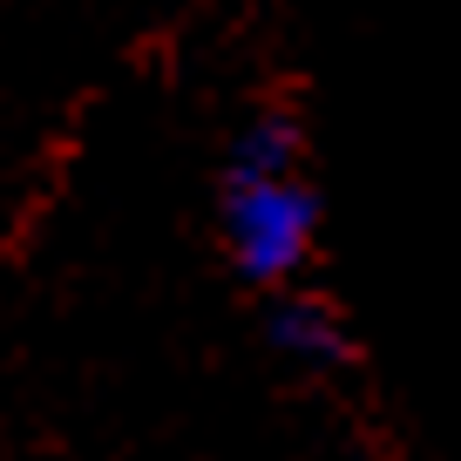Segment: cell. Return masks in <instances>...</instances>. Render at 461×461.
<instances>
[{"label":"cell","instance_id":"6da1fadb","mask_svg":"<svg viewBox=\"0 0 461 461\" xmlns=\"http://www.w3.org/2000/svg\"><path fill=\"white\" fill-rule=\"evenodd\" d=\"M319 245V190L305 143L285 115H258L230 143L224 170V251L251 285H292Z\"/></svg>","mask_w":461,"mask_h":461},{"label":"cell","instance_id":"7a4b0ae2","mask_svg":"<svg viewBox=\"0 0 461 461\" xmlns=\"http://www.w3.org/2000/svg\"><path fill=\"white\" fill-rule=\"evenodd\" d=\"M272 346L292 353V360H305V366H339L346 360V326L332 319V305L299 292V299H285L272 312Z\"/></svg>","mask_w":461,"mask_h":461}]
</instances>
